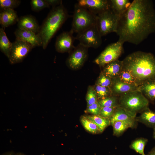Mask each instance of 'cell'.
I'll return each mask as SVG.
<instances>
[{
    "mask_svg": "<svg viewBox=\"0 0 155 155\" xmlns=\"http://www.w3.org/2000/svg\"><path fill=\"white\" fill-rule=\"evenodd\" d=\"M155 31V10L149 0H134L119 17L116 33L119 40L138 45Z\"/></svg>",
    "mask_w": 155,
    "mask_h": 155,
    "instance_id": "obj_1",
    "label": "cell"
},
{
    "mask_svg": "<svg viewBox=\"0 0 155 155\" xmlns=\"http://www.w3.org/2000/svg\"><path fill=\"white\" fill-rule=\"evenodd\" d=\"M122 61L123 69L132 75L139 86L146 81L155 80V57L151 53L135 51Z\"/></svg>",
    "mask_w": 155,
    "mask_h": 155,
    "instance_id": "obj_2",
    "label": "cell"
},
{
    "mask_svg": "<svg viewBox=\"0 0 155 155\" xmlns=\"http://www.w3.org/2000/svg\"><path fill=\"white\" fill-rule=\"evenodd\" d=\"M69 17L63 4L53 7L43 22L37 33L41 38L43 49H45L56 32Z\"/></svg>",
    "mask_w": 155,
    "mask_h": 155,
    "instance_id": "obj_3",
    "label": "cell"
},
{
    "mask_svg": "<svg viewBox=\"0 0 155 155\" xmlns=\"http://www.w3.org/2000/svg\"><path fill=\"white\" fill-rule=\"evenodd\" d=\"M119 97V106L134 118L137 113L148 107L150 101L138 90L125 93Z\"/></svg>",
    "mask_w": 155,
    "mask_h": 155,
    "instance_id": "obj_4",
    "label": "cell"
},
{
    "mask_svg": "<svg viewBox=\"0 0 155 155\" xmlns=\"http://www.w3.org/2000/svg\"><path fill=\"white\" fill-rule=\"evenodd\" d=\"M96 15L77 4L75 6L71 30L80 33L96 24Z\"/></svg>",
    "mask_w": 155,
    "mask_h": 155,
    "instance_id": "obj_5",
    "label": "cell"
},
{
    "mask_svg": "<svg viewBox=\"0 0 155 155\" xmlns=\"http://www.w3.org/2000/svg\"><path fill=\"white\" fill-rule=\"evenodd\" d=\"M119 18L111 8L96 15V25L101 36L116 32Z\"/></svg>",
    "mask_w": 155,
    "mask_h": 155,
    "instance_id": "obj_6",
    "label": "cell"
},
{
    "mask_svg": "<svg viewBox=\"0 0 155 155\" xmlns=\"http://www.w3.org/2000/svg\"><path fill=\"white\" fill-rule=\"evenodd\" d=\"M124 43L119 40L108 45L94 60V62L100 67L118 59L123 51Z\"/></svg>",
    "mask_w": 155,
    "mask_h": 155,
    "instance_id": "obj_7",
    "label": "cell"
},
{
    "mask_svg": "<svg viewBox=\"0 0 155 155\" xmlns=\"http://www.w3.org/2000/svg\"><path fill=\"white\" fill-rule=\"evenodd\" d=\"M101 37L96 24L77 34L75 38L79 41L80 44L86 47L96 48L100 46L102 44Z\"/></svg>",
    "mask_w": 155,
    "mask_h": 155,
    "instance_id": "obj_8",
    "label": "cell"
},
{
    "mask_svg": "<svg viewBox=\"0 0 155 155\" xmlns=\"http://www.w3.org/2000/svg\"><path fill=\"white\" fill-rule=\"evenodd\" d=\"M33 48L29 43L18 39L12 43L8 58L12 64L22 62Z\"/></svg>",
    "mask_w": 155,
    "mask_h": 155,
    "instance_id": "obj_9",
    "label": "cell"
},
{
    "mask_svg": "<svg viewBox=\"0 0 155 155\" xmlns=\"http://www.w3.org/2000/svg\"><path fill=\"white\" fill-rule=\"evenodd\" d=\"M88 48L79 44L69 53L67 63L71 69H76L84 64L88 57Z\"/></svg>",
    "mask_w": 155,
    "mask_h": 155,
    "instance_id": "obj_10",
    "label": "cell"
},
{
    "mask_svg": "<svg viewBox=\"0 0 155 155\" xmlns=\"http://www.w3.org/2000/svg\"><path fill=\"white\" fill-rule=\"evenodd\" d=\"M74 33L71 30L69 31L64 32L57 37L55 44V49L60 53H70L75 47L74 42L75 37L73 36Z\"/></svg>",
    "mask_w": 155,
    "mask_h": 155,
    "instance_id": "obj_11",
    "label": "cell"
},
{
    "mask_svg": "<svg viewBox=\"0 0 155 155\" xmlns=\"http://www.w3.org/2000/svg\"><path fill=\"white\" fill-rule=\"evenodd\" d=\"M77 3L96 15L110 8V0H79Z\"/></svg>",
    "mask_w": 155,
    "mask_h": 155,
    "instance_id": "obj_12",
    "label": "cell"
},
{
    "mask_svg": "<svg viewBox=\"0 0 155 155\" xmlns=\"http://www.w3.org/2000/svg\"><path fill=\"white\" fill-rule=\"evenodd\" d=\"M16 39L26 42L33 47L42 46L41 38L37 34L29 30L18 28L14 32Z\"/></svg>",
    "mask_w": 155,
    "mask_h": 155,
    "instance_id": "obj_13",
    "label": "cell"
},
{
    "mask_svg": "<svg viewBox=\"0 0 155 155\" xmlns=\"http://www.w3.org/2000/svg\"><path fill=\"white\" fill-rule=\"evenodd\" d=\"M138 87L135 85L123 82L118 77L112 79L111 88L112 95L119 96L125 93L138 90Z\"/></svg>",
    "mask_w": 155,
    "mask_h": 155,
    "instance_id": "obj_14",
    "label": "cell"
},
{
    "mask_svg": "<svg viewBox=\"0 0 155 155\" xmlns=\"http://www.w3.org/2000/svg\"><path fill=\"white\" fill-rule=\"evenodd\" d=\"M18 26V28L29 30L37 34L40 27L35 18L32 15L22 16L19 19Z\"/></svg>",
    "mask_w": 155,
    "mask_h": 155,
    "instance_id": "obj_15",
    "label": "cell"
},
{
    "mask_svg": "<svg viewBox=\"0 0 155 155\" xmlns=\"http://www.w3.org/2000/svg\"><path fill=\"white\" fill-rule=\"evenodd\" d=\"M123 64L122 61L118 59L111 62L103 67L101 71L112 79L119 77L123 70Z\"/></svg>",
    "mask_w": 155,
    "mask_h": 155,
    "instance_id": "obj_16",
    "label": "cell"
},
{
    "mask_svg": "<svg viewBox=\"0 0 155 155\" xmlns=\"http://www.w3.org/2000/svg\"><path fill=\"white\" fill-rule=\"evenodd\" d=\"M19 19L16 12L14 9L2 10L0 13V24L3 28L15 24Z\"/></svg>",
    "mask_w": 155,
    "mask_h": 155,
    "instance_id": "obj_17",
    "label": "cell"
},
{
    "mask_svg": "<svg viewBox=\"0 0 155 155\" xmlns=\"http://www.w3.org/2000/svg\"><path fill=\"white\" fill-rule=\"evenodd\" d=\"M112 125L115 121H122L132 125L134 127L136 126L135 118L128 114L122 108L119 106L116 108L113 115L109 119Z\"/></svg>",
    "mask_w": 155,
    "mask_h": 155,
    "instance_id": "obj_18",
    "label": "cell"
},
{
    "mask_svg": "<svg viewBox=\"0 0 155 155\" xmlns=\"http://www.w3.org/2000/svg\"><path fill=\"white\" fill-rule=\"evenodd\" d=\"M135 120L136 121L148 127L154 128L155 127V112L151 110L148 107L140 113V115L136 117Z\"/></svg>",
    "mask_w": 155,
    "mask_h": 155,
    "instance_id": "obj_19",
    "label": "cell"
},
{
    "mask_svg": "<svg viewBox=\"0 0 155 155\" xmlns=\"http://www.w3.org/2000/svg\"><path fill=\"white\" fill-rule=\"evenodd\" d=\"M140 90L149 101L154 102L155 100V80L146 81L139 86Z\"/></svg>",
    "mask_w": 155,
    "mask_h": 155,
    "instance_id": "obj_20",
    "label": "cell"
},
{
    "mask_svg": "<svg viewBox=\"0 0 155 155\" xmlns=\"http://www.w3.org/2000/svg\"><path fill=\"white\" fill-rule=\"evenodd\" d=\"M110 8L118 16L124 13L131 3L129 0H110Z\"/></svg>",
    "mask_w": 155,
    "mask_h": 155,
    "instance_id": "obj_21",
    "label": "cell"
},
{
    "mask_svg": "<svg viewBox=\"0 0 155 155\" xmlns=\"http://www.w3.org/2000/svg\"><path fill=\"white\" fill-rule=\"evenodd\" d=\"M12 43L10 42L3 28L0 29V49L8 58L12 47Z\"/></svg>",
    "mask_w": 155,
    "mask_h": 155,
    "instance_id": "obj_22",
    "label": "cell"
},
{
    "mask_svg": "<svg viewBox=\"0 0 155 155\" xmlns=\"http://www.w3.org/2000/svg\"><path fill=\"white\" fill-rule=\"evenodd\" d=\"M87 117L93 121L98 127L100 133L111 125L109 119L102 117L100 115H89Z\"/></svg>",
    "mask_w": 155,
    "mask_h": 155,
    "instance_id": "obj_23",
    "label": "cell"
},
{
    "mask_svg": "<svg viewBox=\"0 0 155 155\" xmlns=\"http://www.w3.org/2000/svg\"><path fill=\"white\" fill-rule=\"evenodd\" d=\"M112 126L113 128V134L117 136L121 135L126 130L129 128H134L130 123L119 121L115 122Z\"/></svg>",
    "mask_w": 155,
    "mask_h": 155,
    "instance_id": "obj_24",
    "label": "cell"
},
{
    "mask_svg": "<svg viewBox=\"0 0 155 155\" xmlns=\"http://www.w3.org/2000/svg\"><path fill=\"white\" fill-rule=\"evenodd\" d=\"M148 142V139L144 138L137 139L131 142L130 148L141 155H146L144 151Z\"/></svg>",
    "mask_w": 155,
    "mask_h": 155,
    "instance_id": "obj_25",
    "label": "cell"
},
{
    "mask_svg": "<svg viewBox=\"0 0 155 155\" xmlns=\"http://www.w3.org/2000/svg\"><path fill=\"white\" fill-rule=\"evenodd\" d=\"M119 96L111 95L98 100V102L101 107H107L116 108L119 106Z\"/></svg>",
    "mask_w": 155,
    "mask_h": 155,
    "instance_id": "obj_26",
    "label": "cell"
},
{
    "mask_svg": "<svg viewBox=\"0 0 155 155\" xmlns=\"http://www.w3.org/2000/svg\"><path fill=\"white\" fill-rule=\"evenodd\" d=\"M80 121L84 128L88 132L94 134L100 133L96 125L87 116H82Z\"/></svg>",
    "mask_w": 155,
    "mask_h": 155,
    "instance_id": "obj_27",
    "label": "cell"
},
{
    "mask_svg": "<svg viewBox=\"0 0 155 155\" xmlns=\"http://www.w3.org/2000/svg\"><path fill=\"white\" fill-rule=\"evenodd\" d=\"M94 88L96 93L98 100L112 95L110 87H103L95 84Z\"/></svg>",
    "mask_w": 155,
    "mask_h": 155,
    "instance_id": "obj_28",
    "label": "cell"
},
{
    "mask_svg": "<svg viewBox=\"0 0 155 155\" xmlns=\"http://www.w3.org/2000/svg\"><path fill=\"white\" fill-rule=\"evenodd\" d=\"M119 77L122 81L124 82L139 86L134 77L127 71L123 69L119 75Z\"/></svg>",
    "mask_w": 155,
    "mask_h": 155,
    "instance_id": "obj_29",
    "label": "cell"
},
{
    "mask_svg": "<svg viewBox=\"0 0 155 155\" xmlns=\"http://www.w3.org/2000/svg\"><path fill=\"white\" fill-rule=\"evenodd\" d=\"M21 2V1L19 0H0V8L2 10L14 9L19 6Z\"/></svg>",
    "mask_w": 155,
    "mask_h": 155,
    "instance_id": "obj_30",
    "label": "cell"
},
{
    "mask_svg": "<svg viewBox=\"0 0 155 155\" xmlns=\"http://www.w3.org/2000/svg\"><path fill=\"white\" fill-rule=\"evenodd\" d=\"M86 99L87 106L98 101L96 93L94 87L92 86L88 87L86 94Z\"/></svg>",
    "mask_w": 155,
    "mask_h": 155,
    "instance_id": "obj_31",
    "label": "cell"
},
{
    "mask_svg": "<svg viewBox=\"0 0 155 155\" xmlns=\"http://www.w3.org/2000/svg\"><path fill=\"white\" fill-rule=\"evenodd\" d=\"M30 4L32 10L34 11H38L50 7L45 0H32Z\"/></svg>",
    "mask_w": 155,
    "mask_h": 155,
    "instance_id": "obj_32",
    "label": "cell"
},
{
    "mask_svg": "<svg viewBox=\"0 0 155 155\" xmlns=\"http://www.w3.org/2000/svg\"><path fill=\"white\" fill-rule=\"evenodd\" d=\"M112 84V79L104 74L101 71L95 84L111 88Z\"/></svg>",
    "mask_w": 155,
    "mask_h": 155,
    "instance_id": "obj_33",
    "label": "cell"
},
{
    "mask_svg": "<svg viewBox=\"0 0 155 155\" xmlns=\"http://www.w3.org/2000/svg\"><path fill=\"white\" fill-rule=\"evenodd\" d=\"M116 108L104 107H101L99 115L110 119L113 115Z\"/></svg>",
    "mask_w": 155,
    "mask_h": 155,
    "instance_id": "obj_34",
    "label": "cell"
},
{
    "mask_svg": "<svg viewBox=\"0 0 155 155\" xmlns=\"http://www.w3.org/2000/svg\"><path fill=\"white\" fill-rule=\"evenodd\" d=\"M101 107L98 101L88 106L86 112L94 115H99Z\"/></svg>",
    "mask_w": 155,
    "mask_h": 155,
    "instance_id": "obj_35",
    "label": "cell"
},
{
    "mask_svg": "<svg viewBox=\"0 0 155 155\" xmlns=\"http://www.w3.org/2000/svg\"><path fill=\"white\" fill-rule=\"evenodd\" d=\"M50 6L54 7L62 4V1L61 0H45Z\"/></svg>",
    "mask_w": 155,
    "mask_h": 155,
    "instance_id": "obj_36",
    "label": "cell"
},
{
    "mask_svg": "<svg viewBox=\"0 0 155 155\" xmlns=\"http://www.w3.org/2000/svg\"><path fill=\"white\" fill-rule=\"evenodd\" d=\"M16 153L12 151L5 152L1 155H16Z\"/></svg>",
    "mask_w": 155,
    "mask_h": 155,
    "instance_id": "obj_37",
    "label": "cell"
},
{
    "mask_svg": "<svg viewBox=\"0 0 155 155\" xmlns=\"http://www.w3.org/2000/svg\"><path fill=\"white\" fill-rule=\"evenodd\" d=\"M147 155H155V147Z\"/></svg>",
    "mask_w": 155,
    "mask_h": 155,
    "instance_id": "obj_38",
    "label": "cell"
},
{
    "mask_svg": "<svg viewBox=\"0 0 155 155\" xmlns=\"http://www.w3.org/2000/svg\"><path fill=\"white\" fill-rule=\"evenodd\" d=\"M16 155H26L24 154L21 152H18L17 153H16Z\"/></svg>",
    "mask_w": 155,
    "mask_h": 155,
    "instance_id": "obj_39",
    "label": "cell"
},
{
    "mask_svg": "<svg viewBox=\"0 0 155 155\" xmlns=\"http://www.w3.org/2000/svg\"><path fill=\"white\" fill-rule=\"evenodd\" d=\"M153 136L154 137L155 139V127L153 128Z\"/></svg>",
    "mask_w": 155,
    "mask_h": 155,
    "instance_id": "obj_40",
    "label": "cell"
}]
</instances>
